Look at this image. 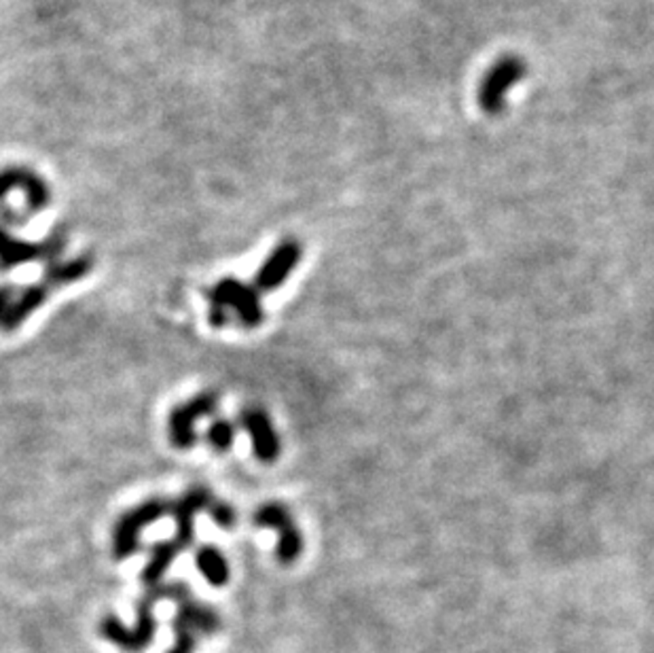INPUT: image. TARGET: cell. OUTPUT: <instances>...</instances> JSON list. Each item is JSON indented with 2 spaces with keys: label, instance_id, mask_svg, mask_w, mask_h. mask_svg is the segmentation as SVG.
<instances>
[{
  "label": "cell",
  "instance_id": "obj_13",
  "mask_svg": "<svg viewBox=\"0 0 654 653\" xmlns=\"http://www.w3.org/2000/svg\"><path fill=\"white\" fill-rule=\"evenodd\" d=\"M240 425L244 427L248 437L252 439V452L259 460L273 463L280 456V437L265 409L246 408L240 414Z\"/></svg>",
  "mask_w": 654,
  "mask_h": 653
},
{
  "label": "cell",
  "instance_id": "obj_3",
  "mask_svg": "<svg viewBox=\"0 0 654 653\" xmlns=\"http://www.w3.org/2000/svg\"><path fill=\"white\" fill-rule=\"evenodd\" d=\"M208 302V319L214 329H223L233 316L246 329L259 327L265 319L263 306H261L259 300V289L251 287V284L240 278L227 276L218 280L214 287L210 289Z\"/></svg>",
  "mask_w": 654,
  "mask_h": 653
},
{
  "label": "cell",
  "instance_id": "obj_1",
  "mask_svg": "<svg viewBox=\"0 0 654 653\" xmlns=\"http://www.w3.org/2000/svg\"><path fill=\"white\" fill-rule=\"evenodd\" d=\"M212 501H214V496L208 488L193 486L178 501L170 503V515L176 522V537L153 545L151 560H148L145 573H142V581L147 588L159 586L161 577L166 575V571L170 569L178 553L191 545L193 531H195V515L208 509Z\"/></svg>",
  "mask_w": 654,
  "mask_h": 653
},
{
  "label": "cell",
  "instance_id": "obj_14",
  "mask_svg": "<svg viewBox=\"0 0 654 653\" xmlns=\"http://www.w3.org/2000/svg\"><path fill=\"white\" fill-rule=\"evenodd\" d=\"M195 564L210 586L223 588L229 581V562L216 545H202L195 552Z\"/></svg>",
  "mask_w": 654,
  "mask_h": 653
},
{
  "label": "cell",
  "instance_id": "obj_12",
  "mask_svg": "<svg viewBox=\"0 0 654 653\" xmlns=\"http://www.w3.org/2000/svg\"><path fill=\"white\" fill-rule=\"evenodd\" d=\"M303 246L299 245L295 238H286L273 248L270 257L263 261L259 267L257 276H254V287L259 291H273L289 280L290 272L295 270L299 261H301Z\"/></svg>",
  "mask_w": 654,
  "mask_h": 653
},
{
  "label": "cell",
  "instance_id": "obj_5",
  "mask_svg": "<svg viewBox=\"0 0 654 653\" xmlns=\"http://www.w3.org/2000/svg\"><path fill=\"white\" fill-rule=\"evenodd\" d=\"M166 514H170V501L161 496H153L134 509H128L113 526V558L126 560L138 552L142 531L166 518Z\"/></svg>",
  "mask_w": 654,
  "mask_h": 653
},
{
  "label": "cell",
  "instance_id": "obj_9",
  "mask_svg": "<svg viewBox=\"0 0 654 653\" xmlns=\"http://www.w3.org/2000/svg\"><path fill=\"white\" fill-rule=\"evenodd\" d=\"M218 403V395L214 390H204L189 401L180 403L172 409L170 418H167V431H170V441L178 450H191L197 444L195 422L205 418V416L214 414Z\"/></svg>",
  "mask_w": 654,
  "mask_h": 653
},
{
  "label": "cell",
  "instance_id": "obj_15",
  "mask_svg": "<svg viewBox=\"0 0 654 653\" xmlns=\"http://www.w3.org/2000/svg\"><path fill=\"white\" fill-rule=\"evenodd\" d=\"M235 435H238V428L232 420L218 418L208 427V433H205V439H208L210 447L218 454H225L232 450Z\"/></svg>",
  "mask_w": 654,
  "mask_h": 653
},
{
  "label": "cell",
  "instance_id": "obj_8",
  "mask_svg": "<svg viewBox=\"0 0 654 653\" xmlns=\"http://www.w3.org/2000/svg\"><path fill=\"white\" fill-rule=\"evenodd\" d=\"M527 66L526 62L517 55H507L498 60L489 68L479 87V104L488 115H500L507 107V93L510 87L526 77Z\"/></svg>",
  "mask_w": 654,
  "mask_h": 653
},
{
  "label": "cell",
  "instance_id": "obj_7",
  "mask_svg": "<svg viewBox=\"0 0 654 653\" xmlns=\"http://www.w3.org/2000/svg\"><path fill=\"white\" fill-rule=\"evenodd\" d=\"M66 248V235L53 232L43 242H28L17 238L7 227L0 226V270H14V267L33 264V261H60V254Z\"/></svg>",
  "mask_w": 654,
  "mask_h": 653
},
{
  "label": "cell",
  "instance_id": "obj_2",
  "mask_svg": "<svg viewBox=\"0 0 654 653\" xmlns=\"http://www.w3.org/2000/svg\"><path fill=\"white\" fill-rule=\"evenodd\" d=\"M91 254H81V257H74L71 261H53V264H49L39 283L30 284V287H17L15 300L11 303L5 321L0 322V331H17L52 297L55 289L79 283L91 272Z\"/></svg>",
  "mask_w": 654,
  "mask_h": 653
},
{
  "label": "cell",
  "instance_id": "obj_6",
  "mask_svg": "<svg viewBox=\"0 0 654 653\" xmlns=\"http://www.w3.org/2000/svg\"><path fill=\"white\" fill-rule=\"evenodd\" d=\"M164 596H167V586L148 588V594L142 599L140 607H138V626L129 630V628L123 626L119 619H115L113 615H109V618H104L102 624H100V632H102V637L113 640L115 645L123 647L126 651H132V653L142 651L153 640L155 626H157L153 618V607L157 605V600L164 599Z\"/></svg>",
  "mask_w": 654,
  "mask_h": 653
},
{
  "label": "cell",
  "instance_id": "obj_16",
  "mask_svg": "<svg viewBox=\"0 0 654 653\" xmlns=\"http://www.w3.org/2000/svg\"><path fill=\"white\" fill-rule=\"evenodd\" d=\"M210 515L212 520L216 522L218 526L223 528H232L235 524V509L229 505V503H223V501H212L210 503Z\"/></svg>",
  "mask_w": 654,
  "mask_h": 653
},
{
  "label": "cell",
  "instance_id": "obj_4",
  "mask_svg": "<svg viewBox=\"0 0 654 653\" xmlns=\"http://www.w3.org/2000/svg\"><path fill=\"white\" fill-rule=\"evenodd\" d=\"M167 596H172L178 602L176 624H174V628H176V645H174L170 653H191L195 649L199 632L210 634L218 628L216 613L193 600L189 590L183 583L167 586Z\"/></svg>",
  "mask_w": 654,
  "mask_h": 653
},
{
  "label": "cell",
  "instance_id": "obj_10",
  "mask_svg": "<svg viewBox=\"0 0 654 653\" xmlns=\"http://www.w3.org/2000/svg\"><path fill=\"white\" fill-rule=\"evenodd\" d=\"M14 191H22L26 197V206H24V219L26 221L30 216L43 213L52 204V189H49L45 178H41L30 168L9 166L0 170V206Z\"/></svg>",
  "mask_w": 654,
  "mask_h": 653
},
{
  "label": "cell",
  "instance_id": "obj_11",
  "mask_svg": "<svg viewBox=\"0 0 654 653\" xmlns=\"http://www.w3.org/2000/svg\"><path fill=\"white\" fill-rule=\"evenodd\" d=\"M254 524L263 528H276L278 531V558L280 562L290 564L301 556L303 534L295 526V520L289 509L280 503H267L254 514Z\"/></svg>",
  "mask_w": 654,
  "mask_h": 653
}]
</instances>
